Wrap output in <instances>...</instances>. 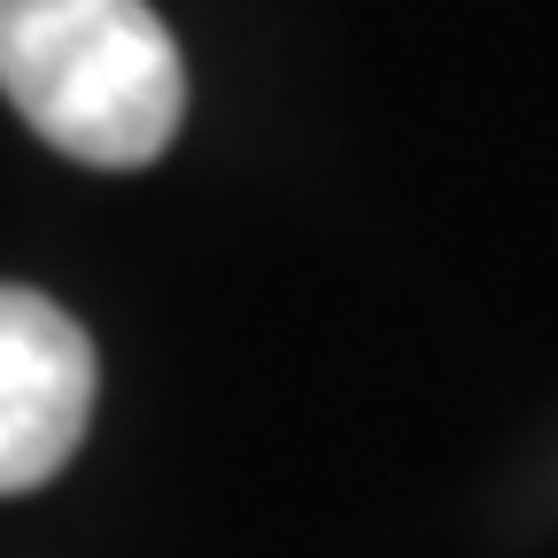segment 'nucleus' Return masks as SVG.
Wrapping results in <instances>:
<instances>
[{
  "label": "nucleus",
  "instance_id": "nucleus-2",
  "mask_svg": "<svg viewBox=\"0 0 558 558\" xmlns=\"http://www.w3.org/2000/svg\"><path fill=\"white\" fill-rule=\"evenodd\" d=\"M94 418V341L62 303L0 288V497L54 481Z\"/></svg>",
  "mask_w": 558,
  "mask_h": 558
},
{
  "label": "nucleus",
  "instance_id": "nucleus-1",
  "mask_svg": "<svg viewBox=\"0 0 558 558\" xmlns=\"http://www.w3.org/2000/svg\"><path fill=\"white\" fill-rule=\"evenodd\" d=\"M0 94L94 171H140L186 117V62L148 0H0Z\"/></svg>",
  "mask_w": 558,
  "mask_h": 558
}]
</instances>
